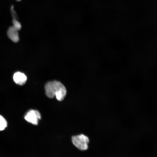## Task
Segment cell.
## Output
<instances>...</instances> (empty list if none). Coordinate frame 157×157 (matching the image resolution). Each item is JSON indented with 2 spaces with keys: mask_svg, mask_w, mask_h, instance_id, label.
<instances>
[{
  "mask_svg": "<svg viewBox=\"0 0 157 157\" xmlns=\"http://www.w3.org/2000/svg\"><path fill=\"white\" fill-rule=\"evenodd\" d=\"M18 31L13 26L9 28L7 32L8 37L15 42H17L19 40Z\"/></svg>",
  "mask_w": 157,
  "mask_h": 157,
  "instance_id": "cell-5",
  "label": "cell"
},
{
  "mask_svg": "<svg viewBox=\"0 0 157 157\" xmlns=\"http://www.w3.org/2000/svg\"><path fill=\"white\" fill-rule=\"evenodd\" d=\"M27 77L23 73L18 72L14 74L13 79L14 82L17 84L22 85L26 83Z\"/></svg>",
  "mask_w": 157,
  "mask_h": 157,
  "instance_id": "cell-4",
  "label": "cell"
},
{
  "mask_svg": "<svg viewBox=\"0 0 157 157\" xmlns=\"http://www.w3.org/2000/svg\"><path fill=\"white\" fill-rule=\"evenodd\" d=\"M13 26L18 31L20 30L21 28V25L16 19H13Z\"/></svg>",
  "mask_w": 157,
  "mask_h": 157,
  "instance_id": "cell-7",
  "label": "cell"
},
{
  "mask_svg": "<svg viewBox=\"0 0 157 157\" xmlns=\"http://www.w3.org/2000/svg\"><path fill=\"white\" fill-rule=\"evenodd\" d=\"M41 118V115L39 111L33 110L29 111L24 116V119L27 121L35 125L38 124L39 120Z\"/></svg>",
  "mask_w": 157,
  "mask_h": 157,
  "instance_id": "cell-3",
  "label": "cell"
},
{
  "mask_svg": "<svg viewBox=\"0 0 157 157\" xmlns=\"http://www.w3.org/2000/svg\"><path fill=\"white\" fill-rule=\"evenodd\" d=\"M72 141L73 144L81 150H85L88 148V144L89 139L87 136L83 134L72 136Z\"/></svg>",
  "mask_w": 157,
  "mask_h": 157,
  "instance_id": "cell-2",
  "label": "cell"
},
{
  "mask_svg": "<svg viewBox=\"0 0 157 157\" xmlns=\"http://www.w3.org/2000/svg\"><path fill=\"white\" fill-rule=\"evenodd\" d=\"M7 126V122L6 120L0 115V131L4 129Z\"/></svg>",
  "mask_w": 157,
  "mask_h": 157,
  "instance_id": "cell-6",
  "label": "cell"
},
{
  "mask_svg": "<svg viewBox=\"0 0 157 157\" xmlns=\"http://www.w3.org/2000/svg\"><path fill=\"white\" fill-rule=\"evenodd\" d=\"M45 88L46 95L49 98H53L55 96L57 100L59 101L64 99L67 93L65 86L57 81L48 82L45 85Z\"/></svg>",
  "mask_w": 157,
  "mask_h": 157,
  "instance_id": "cell-1",
  "label": "cell"
},
{
  "mask_svg": "<svg viewBox=\"0 0 157 157\" xmlns=\"http://www.w3.org/2000/svg\"><path fill=\"white\" fill-rule=\"evenodd\" d=\"M17 0V1H21V0Z\"/></svg>",
  "mask_w": 157,
  "mask_h": 157,
  "instance_id": "cell-8",
  "label": "cell"
}]
</instances>
